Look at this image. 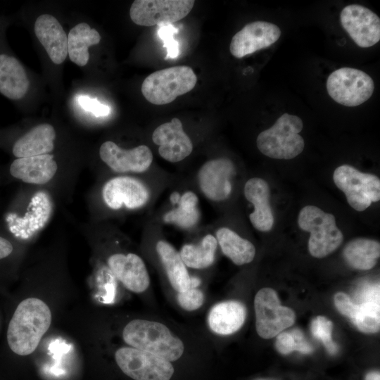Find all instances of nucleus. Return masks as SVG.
<instances>
[{"label":"nucleus","mask_w":380,"mask_h":380,"mask_svg":"<svg viewBox=\"0 0 380 380\" xmlns=\"http://www.w3.org/2000/svg\"><path fill=\"white\" fill-rule=\"evenodd\" d=\"M49 306L37 298H28L16 308L7 329L11 350L19 355H28L38 346L51 322Z\"/></svg>","instance_id":"f257e3e1"},{"label":"nucleus","mask_w":380,"mask_h":380,"mask_svg":"<svg viewBox=\"0 0 380 380\" xmlns=\"http://www.w3.org/2000/svg\"><path fill=\"white\" fill-rule=\"evenodd\" d=\"M122 338L131 347L170 362L180 358L184 350L182 341L173 336L165 324L151 320L130 321L122 331Z\"/></svg>","instance_id":"f03ea898"},{"label":"nucleus","mask_w":380,"mask_h":380,"mask_svg":"<svg viewBox=\"0 0 380 380\" xmlns=\"http://www.w3.org/2000/svg\"><path fill=\"white\" fill-rule=\"evenodd\" d=\"M303 127V121L298 116L284 113L271 127L258 134L257 147L269 158L293 159L304 149V139L299 134Z\"/></svg>","instance_id":"7ed1b4c3"},{"label":"nucleus","mask_w":380,"mask_h":380,"mask_svg":"<svg viewBox=\"0 0 380 380\" xmlns=\"http://www.w3.org/2000/svg\"><path fill=\"white\" fill-rule=\"evenodd\" d=\"M196 82L197 77L191 68L177 65L150 74L142 82L141 91L151 103L165 105L191 91Z\"/></svg>","instance_id":"20e7f679"},{"label":"nucleus","mask_w":380,"mask_h":380,"mask_svg":"<svg viewBox=\"0 0 380 380\" xmlns=\"http://www.w3.org/2000/svg\"><path fill=\"white\" fill-rule=\"evenodd\" d=\"M301 229L310 234L308 251L317 258H322L334 252L342 243L343 235L337 227L335 217L315 205H306L298 217Z\"/></svg>","instance_id":"39448f33"},{"label":"nucleus","mask_w":380,"mask_h":380,"mask_svg":"<svg viewBox=\"0 0 380 380\" xmlns=\"http://www.w3.org/2000/svg\"><path fill=\"white\" fill-rule=\"evenodd\" d=\"M333 180L345 194L349 205L357 211L366 210L372 202L380 199V179L374 175L342 165L334 170Z\"/></svg>","instance_id":"423d86ee"},{"label":"nucleus","mask_w":380,"mask_h":380,"mask_svg":"<svg viewBox=\"0 0 380 380\" xmlns=\"http://www.w3.org/2000/svg\"><path fill=\"white\" fill-rule=\"evenodd\" d=\"M331 98L346 106H357L367 101L374 90L372 77L362 70L341 68L332 72L327 80Z\"/></svg>","instance_id":"0eeeda50"},{"label":"nucleus","mask_w":380,"mask_h":380,"mask_svg":"<svg viewBox=\"0 0 380 380\" xmlns=\"http://www.w3.org/2000/svg\"><path fill=\"white\" fill-rule=\"evenodd\" d=\"M255 327L258 334L265 339L277 336L295 322L293 310L281 305L274 290L263 288L254 299Z\"/></svg>","instance_id":"6e6552de"},{"label":"nucleus","mask_w":380,"mask_h":380,"mask_svg":"<svg viewBox=\"0 0 380 380\" xmlns=\"http://www.w3.org/2000/svg\"><path fill=\"white\" fill-rule=\"evenodd\" d=\"M121 371L134 380H170L174 368L170 361L132 347H122L115 354Z\"/></svg>","instance_id":"1a4fd4ad"},{"label":"nucleus","mask_w":380,"mask_h":380,"mask_svg":"<svg viewBox=\"0 0 380 380\" xmlns=\"http://www.w3.org/2000/svg\"><path fill=\"white\" fill-rule=\"evenodd\" d=\"M194 4V0H135L129 16L141 26L172 24L186 17Z\"/></svg>","instance_id":"9d476101"},{"label":"nucleus","mask_w":380,"mask_h":380,"mask_svg":"<svg viewBox=\"0 0 380 380\" xmlns=\"http://www.w3.org/2000/svg\"><path fill=\"white\" fill-rule=\"evenodd\" d=\"M343 29L362 48L374 46L380 40V19L370 9L358 4L344 7L340 13Z\"/></svg>","instance_id":"9b49d317"},{"label":"nucleus","mask_w":380,"mask_h":380,"mask_svg":"<svg viewBox=\"0 0 380 380\" xmlns=\"http://www.w3.org/2000/svg\"><path fill=\"white\" fill-rule=\"evenodd\" d=\"M280 36L281 30L277 25L266 21H254L246 25L234 35L229 51L232 56L241 58L267 48Z\"/></svg>","instance_id":"f8f14e48"},{"label":"nucleus","mask_w":380,"mask_h":380,"mask_svg":"<svg viewBox=\"0 0 380 380\" xmlns=\"http://www.w3.org/2000/svg\"><path fill=\"white\" fill-rule=\"evenodd\" d=\"M99 156L111 170L120 173L145 172L153 161V153L146 145L124 149L111 141L101 144Z\"/></svg>","instance_id":"ddd939ff"},{"label":"nucleus","mask_w":380,"mask_h":380,"mask_svg":"<svg viewBox=\"0 0 380 380\" xmlns=\"http://www.w3.org/2000/svg\"><path fill=\"white\" fill-rule=\"evenodd\" d=\"M102 196L106 205L113 210H118L123 205L137 209L146 203L149 192L139 179L125 176L108 181L103 187Z\"/></svg>","instance_id":"4468645a"},{"label":"nucleus","mask_w":380,"mask_h":380,"mask_svg":"<svg viewBox=\"0 0 380 380\" xmlns=\"http://www.w3.org/2000/svg\"><path fill=\"white\" fill-rule=\"evenodd\" d=\"M234 172L232 162L224 158L205 162L198 173V182L203 194L213 201H222L232 193L230 179Z\"/></svg>","instance_id":"2eb2a0df"},{"label":"nucleus","mask_w":380,"mask_h":380,"mask_svg":"<svg viewBox=\"0 0 380 380\" xmlns=\"http://www.w3.org/2000/svg\"><path fill=\"white\" fill-rule=\"evenodd\" d=\"M152 140L159 146V155L171 163L184 160L193 151L192 141L177 118L157 127L152 134Z\"/></svg>","instance_id":"dca6fc26"},{"label":"nucleus","mask_w":380,"mask_h":380,"mask_svg":"<svg viewBox=\"0 0 380 380\" xmlns=\"http://www.w3.org/2000/svg\"><path fill=\"white\" fill-rule=\"evenodd\" d=\"M108 265L115 277L128 290L145 291L150 284L149 274L143 260L134 253H115L108 259Z\"/></svg>","instance_id":"f3484780"},{"label":"nucleus","mask_w":380,"mask_h":380,"mask_svg":"<svg viewBox=\"0 0 380 380\" xmlns=\"http://www.w3.org/2000/svg\"><path fill=\"white\" fill-rule=\"evenodd\" d=\"M34 33L55 64H61L68 56V36L58 20L50 14L39 15Z\"/></svg>","instance_id":"a211bd4d"},{"label":"nucleus","mask_w":380,"mask_h":380,"mask_svg":"<svg viewBox=\"0 0 380 380\" xmlns=\"http://www.w3.org/2000/svg\"><path fill=\"white\" fill-rule=\"evenodd\" d=\"M246 198L254 206L249 215L252 225L260 232L272 229L274 219L270 203V187L262 178L253 177L248 179L244 186Z\"/></svg>","instance_id":"6ab92c4d"},{"label":"nucleus","mask_w":380,"mask_h":380,"mask_svg":"<svg viewBox=\"0 0 380 380\" xmlns=\"http://www.w3.org/2000/svg\"><path fill=\"white\" fill-rule=\"evenodd\" d=\"M57 170L53 156L44 154L14 160L9 172L13 177L25 183L44 184L54 177Z\"/></svg>","instance_id":"aec40b11"},{"label":"nucleus","mask_w":380,"mask_h":380,"mask_svg":"<svg viewBox=\"0 0 380 380\" xmlns=\"http://www.w3.org/2000/svg\"><path fill=\"white\" fill-rule=\"evenodd\" d=\"M246 309L236 300H227L215 305L209 312L208 322L210 329L220 335L237 331L243 324Z\"/></svg>","instance_id":"412c9836"},{"label":"nucleus","mask_w":380,"mask_h":380,"mask_svg":"<svg viewBox=\"0 0 380 380\" xmlns=\"http://www.w3.org/2000/svg\"><path fill=\"white\" fill-rule=\"evenodd\" d=\"M30 81L23 65L14 57L0 54V93L18 100L27 93Z\"/></svg>","instance_id":"4be33fe9"},{"label":"nucleus","mask_w":380,"mask_h":380,"mask_svg":"<svg viewBox=\"0 0 380 380\" xmlns=\"http://www.w3.org/2000/svg\"><path fill=\"white\" fill-rule=\"evenodd\" d=\"M55 138L56 132L52 125H39L15 142L13 153L18 158L49 154L54 148Z\"/></svg>","instance_id":"5701e85b"},{"label":"nucleus","mask_w":380,"mask_h":380,"mask_svg":"<svg viewBox=\"0 0 380 380\" xmlns=\"http://www.w3.org/2000/svg\"><path fill=\"white\" fill-rule=\"evenodd\" d=\"M156 251L173 289L178 293L189 289L191 277L179 253L163 240L157 242Z\"/></svg>","instance_id":"b1692460"},{"label":"nucleus","mask_w":380,"mask_h":380,"mask_svg":"<svg viewBox=\"0 0 380 380\" xmlns=\"http://www.w3.org/2000/svg\"><path fill=\"white\" fill-rule=\"evenodd\" d=\"M101 36L97 30L85 23L73 27L68 35V54L70 59L79 66H84L89 61L88 49L98 44Z\"/></svg>","instance_id":"393cba45"},{"label":"nucleus","mask_w":380,"mask_h":380,"mask_svg":"<svg viewBox=\"0 0 380 380\" xmlns=\"http://www.w3.org/2000/svg\"><path fill=\"white\" fill-rule=\"evenodd\" d=\"M216 239L222 253L234 264L243 265L251 262L255 255L253 244L227 227L216 232Z\"/></svg>","instance_id":"a878e982"},{"label":"nucleus","mask_w":380,"mask_h":380,"mask_svg":"<svg viewBox=\"0 0 380 380\" xmlns=\"http://www.w3.org/2000/svg\"><path fill=\"white\" fill-rule=\"evenodd\" d=\"M343 257L353 268L368 270L373 268L380 255V245L375 240L357 238L346 244Z\"/></svg>","instance_id":"bb28decb"},{"label":"nucleus","mask_w":380,"mask_h":380,"mask_svg":"<svg viewBox=\"0 0 380 380\" xmlns=\"http://www.w3.org/2000/svg\"><path fill=\"white\" fill-rule=\"evenodd\" d=\"M217 246L216 238L211 234H207L197 244L184 245L179 255L186 267L204 269L213 263Z\"/></svg>","instance_id":"cd10ccee"},{"label":"nucleus","mask_w":380,"mask_h":380,"mask_svg":"<svg viewBox=\"0 0 380 380\" xmlns=\"http://www.w3.org/2000/svg\"><path fill=\"white\" fill-rule=\"evenodd\" d=\"M198 201V197L194 192L184 193L179 199L178 207L164 215V221L186 229L193 227L199 217Z\"/></svg>","instance_id":"c85d7f7f"},{"label":"nucleus","mask_w":380,"mask_h":380,"mask_svg":"<svg viewBox=\"0 0 380 380\" xmlns=\"http://www.w3.org/2000/svg\"><path fill=\"white\" fill-rule=\"evenodd\" d=\"M357 312L352 321L357 328L366 334H374L379 331V301L365 300L357 305Z\"/></svg>","instance_id":"c756f323"},{"label":"nucleus","mask_w":380,"mask_h":380,"mask_svg":"<svg viewBox=\"0 0 380 380\" xmlns=\"http://www.w3.org/2000/svg\"><path fill=\"white\" fill-rule=\"evenodd\" d=\"M332 322L324 316H317L310 324L312 335L322 341L329 354L335 355L338 351V346L332 340Z\"/></svg>","instance_id":"7c9ffc66"},{"label":"nucleus","mask_w":380,"mask_h":380,"mask_svg":"<svg viewBox=\"0 0 380 380\" xmlns=\"http://www.w3.org/2000/svg\"><path fill=\"white\" fill-rule=\"evenodd\" d=\"M177 29L171 24L159 25L158 35L163 41V46L166 48V58H175L179 55V43L174 38Z\"/></svg>","instance_id":"2f4dec72"},{"label":"nucleus","mask_w":380,"mask_h":380,"mask_svg":"<svg viewBox=\"0 0 380 380\" xmlns=\"http://www.w3.org/2000/svg\"><path fill=\"white\" fill-rule=\"evenodd\" d=\"M204 300L203 292L197 288H189L177 294V301L181 308L187 311L199 308Z\"/></svg>","instance_id":"473e14b6"},{"label":"nucleus","mask_w":380,"mask_h":380,"mask_svg":"<svg viewBox=\"0 0 380 380\" xmlns=\"http://www.w3.org/2000/svg\"><path fill=\"white\" fill-rule=\"evenodd\" d=\"M77 101L84 110L91 113L96 117H104L110 113V108L108 106L87 95H79Z\"/></svg>","instance_id":"72a5a7b5"},{"label":"nucleus","mask_w":380,"mask_h":380,"mask_svg":"<svg viewBox=\"0 0 380 380\" xmlns=\"http://www.w3.org/2000/svg\"><path fill=\"white\" fill-rule=\"evenodd\" d=\"M334 299L338 311L353 321L357 312L358 305L353 303L350 297L343 292L336 293Z\"/></svg>","instance_id":"f704fd0d"},{"label":"nucleus","mask_w":380,"mask_h":380,"mask_svg":"<svg viewBox=\"0 0 380 380\" xmlns=\"http://www.w3.org/2000/svg\"><path fill=\"white\" fill-rule=\"evenodd\" d=\"M275 346L277 350L283 355L296 350V341L291 331L279 333L277 337Z\"/></svg>","instance_id":"c9c22d12"},{"label":"nucleus","mask_w":380,"mask_h":380,"mask_svg":"<svg viewBox=\"0 0 380 380\" xmlns=\"http://www.w3.org/2000/svg\"><path fill=\"white\" fill-rule=\"evenodd\" d=\"M291 332L295 338L297 351L305 354L310 353L313 351L312 346L307 341L301 330L293 329L291 330Z\"/></svg>","instance_id":"e433bc0d"},{"label":"nucleus","mask_w":380,"mask_h":380,"mask_svg":"<svg viewBox=\"0 0 380 380\" xmlns=\"http://www.w3.org/2000/svg\"><path fill=\"white\" fill-rule=\"evenodd\" d=\"M13 250L12 243L6 239L0 236V260L8 257Z\"/></svg>","instance_id":"4c0bfd02"},{"label":"nucleus","mask_w":380,"mask_h":380,"mask_svg":"<svg viewBox=\"0 0 380 380\" xmlns=\"http://www.w3.org/2000/svg\"><path fill=\"white\" fill-rule=\"evenodd\" d=\"M365 380H380L379 372H370L365 376Z\"/></svg>","instance_id":"58836bf2"},{"label":"nucleus","mask_w":380,"mask_h":380,"mask_svg":"<svg viewBox=\"0 0 380 380\" xmlns=\"http://www.w3.org/2000/svg\"><path fill=\"white\" fill-rule=\"evenodd\" d=\"M199 284V279L191 277L190 288H196Z\"/></svg>","instance_id":"ea45409f"}]
</instances>
